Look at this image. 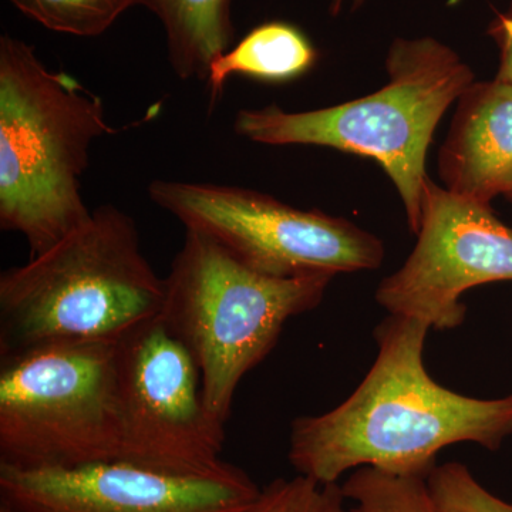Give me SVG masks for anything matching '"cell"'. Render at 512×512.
<instances>
[{
	"instance_id": "9",
	"label": "cell",
	"mask_w": 512,
	"mask_h": 512,
	"mask_svg": "<svg viewBox=\"0 0 512 512\" xmlns=\"http://www.w3.org/2000/svg\"><path fill=\"white\" fill-rule=\"evenodd\" d=\"M417 244L384 278L376 299L390 315L453 330L466 319L461 296L476 286L512 281V231L483 204L427 178Z\"/></svg>"
},
{
	"instance_id": "14",
	"label": "cell",
	"mask_w": 512,
	"mask_h": 512,
	"mask_svg": "<svg viewBox=\"0 0 512 512\" xmlns=\"http://www.w3.org/2000/svg\"><path fill=\"white\" fill-rule=\"evenodd\" d=\"M19 12L52 32L80 37L103 35L126 10L143 0H9Z\"/></svg>"
},
{
	"instance_id": "12",
	"label": "cell",
	"mask_w": 512,
	"mask_h": 512,
	"mask_svg": "<svg viewBox=\"0 0 512 512\" xmlns=\"http://www.w3.org/2000/svg\"><path fill=\"white\" fill-rule=\"evenodd\" d=\"M234 0H143L163 25L178 79L207 82L211 63L231 49Z\"/></svg>"
},
{
	"instance_id": "17",
	"label": "cell",
	"mask_w": 512,
	"mask_h": 512,
	"mask_svg": "<svg viewBox=\"0 0 512 512\" xmlns=\"http://www.w3.org/2000/svg\"><path fill=\"white\" fill-rule=\"evenodd\" d=\"M346 501L342 485L320 484L298 474L266 485L247 512H355Z\"/></svg>"
},
{
	"instance_id": "18",
	"label": "cell",
	"mask_w": 512,
	"mask_h": 512,
	"mask_svg": "<svg viewBox=\"0 0 512 512\" xmlns=\"http://www.w3.org/2000/svg\"><path fill=\"white\" fill-rule=\"evenodd\" d=\"M487 35L494 40L500 52V64L495 79L512 86V0L504 12L495 13L488 25Z\"/></svg>"
},
{
	"instance_id": "4",
	"label": "cell",
	"mask_w": 512,
	"mask_h": 512,
	"mask_svg": "<svg viewBox=\"0 0 512 512\" xmlns=\"http://www.w3.org/2000/svg\"><path fill=\"white\" fill-rule=\"evenodd\" d=\"M386 70V86L362 99L311 111L245 109L234 128L238 136L266 146L328 147L372 158L397 188L407 224L417 234L434 131L476 74L433 37L394 40Z\"/></svg>"
},
{
	"instance_id": "19",
	"label": "cell",
	"mask_w": 512,
	"mask_h": 512,
	"mask_svg": "<svg viewBox=\"0 0 512 512\" xmlns=\"http://www.w3.org/2000/svg\"><path fill=\"white\" fill-rule=\"evenodd\" d=\"M346 0H332V3H330V13L332 15H339L340 10H342L343 5H345ZM352 2V8L357 9L359 6L363 5V2L365 0H350Z\"/></svg>"
},
{
	"instance_id": "10",
	"label": "cell",
	"mask_w": 512,
	"mask_h": 512,
	"mask_svg": "<svg viewBox=\"0 0 512 512\" xmlns=\"http://www.w3.org/2000/svg\"><path fill=\"white\" fill-rule=\"evenodd\" d=\"M261 490L229 463L197 476L124 461L72 468L0 464V504L12 512H247Z\"/></svg>"
},
{
	"instance_id": "15",
	"label": "cell",
	"mask_w": 512,
	"mask_h": 512,
	"mask_svg": "<svg viewBox=\"0 0 512 512\" xmlns=\"http://www.w3.org/2000/svg\"><path fill=\"white\" fill-rule=\"evenodd\" d=\"M342 490L355 512H436L424 478L363 467L353 471Z\"/></svg>"
},
{
	"instance_id": "20",
	"label": "cell",
	"mask_w": 512,
	"mask_h": 512,
	"mask_svg": "<svg viewBox=\"0 0 512 512\" xmlns=\"http://www.w3.org/2000/svg\"><path fill=\"white\" fill-rule=\"evenodd\" d=\"M0 512H12V511H10L8 507H5V505L0 504Z\"/></svg>"
},
{
	"instance_id": "5",
	"label": "cell",
	"mask_w": 512,
	"mask_h": 512,
	"mask_svg": "<svg viewBox=\"0 0 512 512\" xmlns=\"http://www.w3.org/2000/svg\"><path fill=\"white\" fill-rule=\"evenodd\" d=\"M332 279L262 274L210 235L185 229L160 315L195 357L205 406L220 426L241 380L272 352L289 319L323 301Z\"/></svg>"
},
{
	"instance_id": "16",
	"label": "cell",
	"mask_w": 512,
	"mask_h": 512,
	"mask_svg": "<svg viewBox=\"0 0 512 512\" xmlns=\"http://www.w3.org/2000/svg\"><path fill=\"white\" fill-rule=\"evenodd\" d=\"M426 484L436 512H512L511 503L488 491L461 463L437 466Z\"/></svg>"
},
{
	"instance_id": "21",
	"label": "cell",
	"mask_w": 512,
	"mask_h": 512,
	"mask_svg": "<svg viewBox=\"0 0 512 512\" xmlns=\"http://www.w3.org/2000/svg\"><path fill=\"white\" fill-rule=\"evenodd\" d=\"M505 198H507V200H510L512 202V190L510 192H508L507 195H505Z\"/></svg>"
},
{
	"instance_id": "2",
	"label": "cell",
	"mask_w": 512,
	"mask_h": 512,
	"mask_svg": "<svg viewBox=\"0 0 512 512\" xmlns=\"http://www.w3.org/2000/svg\"><path fill=\"white\" fill-rule=\"evenodd\" d=\"M116 133L97 94L29 43L0 37V228L22 235L30 258L92 217L82 195L90 148Z\"/></svg>"
},
{
	"instance_id": "1",
	"label": "cell",
	"mask_w": 512,
	"mask_h": 512,
	"mask_svg": "<svg viewBox=\"0 0 512 512\" xmlns=\"http://www.w3.org/2000/svg\"><path fill=\"white\" fill-rule=\"evenodd\" d=\"M429 330L396 315L377 326L379 353L352 396L293 421L288 458L296 474L338 484L348 471L370 467L427 480L443 448L501 447L512 434V394L476 399L434 382L423 360Z\"/></svg>"
},
{
	"instance_id": "11",
	"label": "cell",
	"mask_w": 512,
	"mask_h": 512,
	"mask_svg": "<svg viewBox=\"0 0 512 512\" xmlns=\"http://www.w3.org/2000/svg\"><path fill=\"white\" fill-rule=\"evenodd\" d=\"M439 175L453 194L483 204L512 190V86L474 82L457 100Z\"/></svg>"
},
{
	"instance_id": "6",
	"label": "cell",
	"mask_w": 512,
	"mask_h": 512,
	"mask_svg": "<svg viewBox=\"0 0 512 512\" xmlns=\"http://www.w3.org/2000/svg\"><path fill=\"white\" fill-rule=\"evenodd\" d=\"M117 340L43 343L0 355V464L72 468L120 460Z\"/></svg>"
},
{
	"instance_id": "13",
	"label": "cell",
	"mask_w": 512,
	"mask_h": 512,
	"mask_svg": "<svg viewBox=\"0 0 512 512\" xmlns=\"http://www.w3.org/2000/svg\"><path fill=\"white\" fill-rule=\"evenodd\" d=\"M316 60L318 52L302 30L286 22L264 23L211 63L205 82L211 103H217L234 74L288 82L309 72Z\"/></svg>"
},
{
	"instance_id": "3",
	"label": "cell",
	"mask_w": 512,
	"mask_h": 512,
	"mask_svg": "<svg viewBox=\"0 0 512 512\" xmlns=\"http://www.w3.org/2000/svg\"><path fill=\"white\" fill-rule=\"evenodd\" d=\"M165 281L136 221L104 204L28 264L0 275V355L67 340H117L161 313Z\"/></svg>"
},
{
	"instance_id": "8",
	"label": "cell",
	"mask_w": 512,
	"mask_h": 512,
	"mask_svg": "<svg viewBox=\"0 0 512 512\" xmlns=\"http://www.w3.org/2000/svg\"><path fill=\"white\" fill-rule=\"evenodd\" d=\"M120 460L197 476L224 466L225 427L205 406L200 367L161 315L117 340Z\"/></svg>"
},
{
	"instance_id": "7",
	"label": "cell",
	"mask_w": 512,
	"mask_h": 512,
	"mask_svg": "<svg viewBox=\"0 0 512 512\" xmlns=\"http://www.w3.org/2000/svg\"><path fill=\"white\" fill-rule=\"evenodd\" d=\"M148 195L185 229L210 235L242 262L275 278L377 269L382 239L345 218L299 210L264 192L190 181L154 180Z\"/></svg>"
}]
</instances>
